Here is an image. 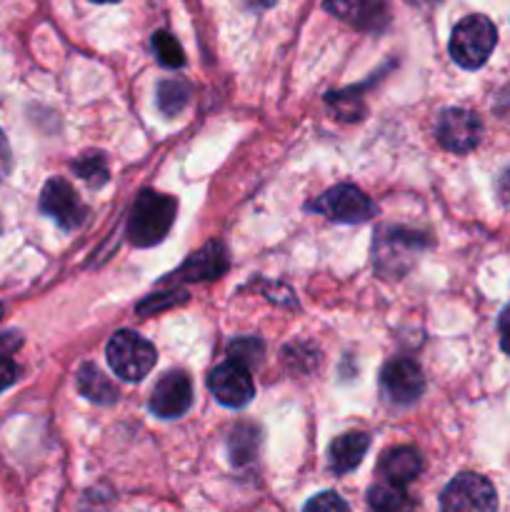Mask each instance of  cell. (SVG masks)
<instances>
[{"instance_id": "obj_1", "label": "cell", "mask_w": 510, "mask_h": 512, "mask_svg": "<svg viewBox=\"0 0 510 512\" xmlns=\"http://www.w3.org/2000/svg\"><path fill=\"white\" fill-rule=\"evenodd\" d=\"M175 213H178L175 198L155 193V190H143L135 198L133 210H130L128 240L133 245H138V248L158 245L170 233V228H173Z\"/></svg>"}, {"instance_id": "obj_2", "label": "cell", "mask_w": 510, "mask_h": 512, "mask_svg": "<svg viewBox=\"0 0 510 512\" xmlns=\"http://www.w3.org/2000/svg\"><path fill=\"white\" fill-rule=\"evenodd\" d=\"M498 43V30L485 15H468L460 20L450 35V58L465 70H478L488 63Z\"/></svg>"}, {"instance_id": "obj_3", "label": "cell", "mask_w": 510, "mask_h": 512, "mask_svg": "<svg viewBox=\"0 0 510 512\" xmlns=\"http://www.w3.org/2000/svg\"><path fill=\"white\" fill-rule=\"evenodd\" d=\"M105 355H108V363L113 368V373L118 378H123L125 383H138L143 380L150 370L155 368V360H158V353H155L153 345L145 338H140L133 330H120L110 338L108 348H105Z\"/></svg>"}, {"instance_id": "obj_4", "label": "cell", "mask_w": 510, "mask_h": 512, "mask_svg": "<svg viewBox=\"0 0 510 512\" xmlns=\"http://www.w3.org/2000/svg\"><path fill=\"white\" fill-rule=\"evenodd\" d=\"M425 238L418 233H410L403 228H388L378 235L373 245V260L380 275L400 278L413 268L418 255L425 250Z\"/></svg>"}, {"instance_id": "obj_5", "label": "cell", "mask_w": 510, "mask_h": 512, "mask_svg": "<svg viewBox=\"0 0 510 512\" xmlns=\"http://www.w3.org/2000/svg\"><path fill=\"white\" fill-rule=\"evenodd\" d=\"M440 512H498V495L488 478L463 473L445 485Z\"/></svg>"}, {"instance_id": "obj_6", "label": "cell", "mask_w": 510, "mask_h": 512, "mask_svg": "<svg viewBox=\"0 0 510 512\" xmlns=\"http://www.w3.org/2000/svg\"><path fill=\"white\" fill-rule=\"evenodd\" d=\"M308 208L315 210V213L325 215V218L335 220V223H348V225L368 223V220L375 215V205L370 203L368 195L350 183L335 185V188L325 190V193L320 195L315 203H310Z\"/></svg>"}, {"instance_id": "obj_7", "label": "cell", "mask_w": 510, "mask_h": 512, "mask_svg": "<svg viewBox=\"0 0 510 512\" xmlns=\"http://www.w3.org/2000/svg\"><path fill=\"white\" fill-rule=\"evenodd\" d=\"M435 135H438V143L445 150L463 155L478 148L480 138H483V125H480V118L473 110L448 108L438 115Z\"/></svg>"}, {"instance_id": "obj_8", "label": "cell", "mask_w": 510, "mask_h": 512, "mask_svg": "<svg viewBox=\"0 0 510 512\" xmlns=\"http://www.w3.org/2000/svg\"><path fill=\"white\" fill-rule=\"evenodd\" d=\"M208 390L213 393V398L218 400L220 405H225V408H243V405H248L255 395V385L248 368L233 363V360L210 370Z\"/></svg>"}, {"instance_id": "obj_9", "label": "cell", "mask_w": 510, "mask_h": 512, "mask_svg": "<svg viewBox=\"0 0 510 512\" xmlns=\"http://www.w3.org/2000/svg\"><path fill=\"white\" fill-rule=\"evenodd\" d=\"M40 210L55 220L63 230H75L85 220V205L80 203L73 185L63 178H50L40 193Z\"/></svg>"}, {"instance_id": "obj_10", "label": "cell", "mask_w": 510, "mask_h": 512, "mask_svg": "<svg viewBox=\"0 0 510 512\" xmlns=\"http://www.w3.org/2000/svg\"><path fill=\"white\" fill-rule=\"evenodd\" d=\"M193 405V385L183 370H170L155 383L150 395V413L163 420H173L185 415Z\"/></svg>"}, {"instance_id": "obj_11", "label": "cell", "mask_w": 510, "mask_h": 512, "mask_svg": "<svg viewBox=\"0 0 510 512\" xmlns=\"http://www.w3.org/2000/svg\"><path fill=\"white\" fill-rule=\"evenodd\" d=\"M380 385L393 403L408 405L423 395L425 378L418 363L408 358H393L390 363H385L383 373H380Z\"/></svg>"}, {"instance_id": "obj_12", "label": "cell", "mask_w": 510, "mask_h": 512, "mask_svg": "<svg viewBox=\"0 0 510 512\" xmlns=\"http://www.w3.org/2000/svg\"><path fill=\"white\" fill-rule=\"evenodd\" d=\"M325 10L368 33H380L390 20L385 0H325Z\"/></svg>"}, {"instance_id": "obj_13", "label": "cell", "mask_w": 510, "mask_h": 512, "mask_svg": "<svg viewBox=\"0 0 510 512\" xmlns=\"http://www.w3.org/2000/svg\"><path fill=\"white\" fill-rule=\"evenodd\" d=\"M420 470H423V460H420L418 450L410 448V445L385 450L378 465V473L380 478H383V483L400 485V488L413 483L420 475Z\"/></svg>"}, {"instance_id": "obj_14", "label": "cell", "mask_w": 510, "mask_h": 512, "mask_svg": "<svg viewBox=\"0 0 510 512\" xmlns=\"http://www.w3.org/2000/svg\"><path fill=\"white\" fill-rule=\"evenodd\" d=\"M228 270V253L220 243H208L205 248H200L198 253L190 255L183 265H180L178 273H173L170 278L175 280H213L218 275H223Z\"/></svg>"}, {"instance_id": "obj_15", "label": "cell", "mask_w": 510, "mask_h": 512, "mask_svg": "<svg viewBox=\"0 0 510 512\" xmlns=\"http://www.w3.org/2000/svg\"><path fill=\"white\" fill-rule=\"evenodd\" d=\"M370 448L368 433H345L330 445V468L338 475L353 473Z\"/></svg>"}, {"instance_id": "obj_16", "label": "cell", "mask_w": 510, "mask_h": 512, "mask_svg": "<svg viewBox=\"0 0 510 512\" xmlns=\"http://www.w3.org/2000/svg\"><path fill=\"white\" fill-rule=\"evenodd\" d=\"M75 385H78V393L83 398L93 400L98 405H113L118 400V388L90 363L80 365V370L75 373Z\"/></svg>"}, {"instance_id": "obj_17", "label": "cell", "mask_w": 510, "mask_h": 512, "mask_svg": "<svg viewBox=\"0 0 510 512\" xmlns=\"http://www.w3.org/2000/svg\"><path fill=\"white\" fill-rule=\"evenodd\" d=\"M370 512H415V503L405 488L390 483H378L368 490Z\"/></svg>"}, {"instance_id": "obj_18", "label": "cell", "mask_w": 510, "mask_h": 512, "mask_svg": "<svg viewBox=\"0 0 510 512\" xmlns=\"http://www.w3.org/2000/svg\"><path fill=\"white\" fill-rule=\"evenodd\" d=\"M260 448V428L255 425L243 423V425H235L230 430V438H228V453L233 465H248L253 463L255 455H258Z\"/></svg>"}, {"instance_id": "obj_19", "label": "cell", "mask_w": 510, "mask_h": 512, "mask_svg": "<svg viewBox=\"0 0 510 512\" xmlns=\"http://www.w3.org/2000/svg\"><path fill=\"white\" fill-rule=\"evenodd\" d=\"M190 103V85L183 80H163L158 85V110L168 118L178 115Z\"/></svg>"}, {"instance_id": "obj_20", "label": "cell", "mask_w": 510, "mask_h": 512, "mask_svg": "<svg viewBox=\"0 0 510 512\" xmlns=\"http://www.w3.org/2000/svg\"><path fill=\"white\" fill-rule=\"evenodd\" d=\"M153 53L163 68L175 70V68H183L185 65L183 48H180V43L168 33V30H158V33L153 35Z\"/></svg>"}, {"instance_id": "obj_21", "label": "cell", "mask_w": 510, "mask_h": 512, "mask_svg": "<svg viewBox=\"0 0 510 512\" xmlns=\"http://www.w3.org/2000/svg\"><path fill=\"white\" fill-rule=\"evenodd\" d=\"M73 170L85 180V183L95 185V188L108 183V168H105V158L100 153H88L80 160H75Z\"/></svg>"}, {"instance_id": "obj_22", "label": "cell", "mask_w": 510, "mask_h": 512, "mask_svg": "<svg viewBox=\"0 0 510 512\" xmlns=\"http://www.w3.org/2000/svg\"><path fill=\"white\" fill-rule=\"evenodd\" d=\"M228 355L233 363L243 365V368H250V365H258L263 360L265 348L258 338H238L230 343Z\"/></svg>"}, {"instance_id": "obj_23", "label": "cell", "mask_w": 510, "mask_h": 512, "mask_svg": "<svg viewBox=\"0 0 510 512\" xmlns=\"http://www.w3.org/2000/svg\"><path fill=\"white\" fill-rule=\"evenodd\" d=\"M303 512H350V508L338 493L328 490V493H320L315 495V498H310L308 503H305Z\"/></svg>"}, {"instance_id": "obj_24", "label": "cell", "mask_w": 510, "mask_h": 512, "mask_svg": "<svg viewBox=\"0 0 510 512\" xmlns=\"http://www.w3.org/2000/svg\"><path fill=\"white\" fill-rule=\"evenodd\" d=\"M15 380H18V365L10 358H5V355H0V390L10 388Z\"/></svg>"}, {"instance_id": "obj_25", "label": "cell", "mask_w": 510, "mask_h": 512, "mask_svg": "<svg viewBox=\"0 0 510 512\" xmlns=\"http://www.w3.org/2000/svg\"><path fill=\"white\" fill-rule=\"evenodd\" d=\"M498 328H500V348H503L505 355H510V305L500 313Z\"/></svg>"}, {"instance_id": "obj_26", "label": "cell", "mask_w": 510, "mask_h": 512, "mask_svg": "<svg viewBox=\"0 0 510 512\" xmlns=\"http://www.w3.org/2000/svg\"><path fill=\"white\" fill-rule=\"evenodd\" d=\"M10 145H8V138H5V133L0 130V178H5V175L10 173Z\"/></svg>"}, {"instance_id": "obj_27", "label": "cell", "mask_w": 510, "mask_h": 512, "mask_svg": "<svg viewBox=\"0 0 510 512\" xmlns=\"http://www.w3.org/2000/svg\"><path fill=\"white\" fill-rule=\"evenodd\" d=\"M498 198L510 208V168L498 178Z\"/></svg>"}, {"instance_id": "obj_28", "label": "cell", "mask_w": 510, "mask_h": 512, "mask_svg": "<svg viewBox=\"0 0 510 512\" xmlns=\"http://www.w3.org/2000/svg\"><path fill=\"white\" fill-rule=\"evenodd\" d=\"M243 3H245V8H250V10H268V8H273L275 0H243Z\"/></svg>"}, {"instance_id": "obj_29", "label": "cell", "mask_w": 510, "mask_h": 512, "mask_svg": "<svg viewBox=\"0 0 510 512\" xmlns=\"http://www.w3.org/2000/svg\"><path fill=\"white\" fill-rule=\"evenodd\" d=\"M93 3H118V0H93Z\"/></svg>"}, {"instance_id": "obj_30", "label": "cell", "mask_w": 510, "mask_h": 512, "mask_svg": "<svg viewBox=\"0 0 510 512\" xmlns=\"http://www.w3.org/2000/svg\"><path fill=\"white\" fill-rule=\"evenodd\" d=\"M0 310H3V308H0Z\"/></svg>"}]
</instances>
